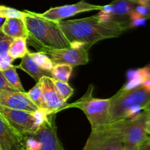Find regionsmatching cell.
Segmentation results:
<instances>
[{"label":"cell","instance_id":"cell-1","mask_svg":"<svg viewBox=\"0 0 150 150\" xmlns=\"http://www.w3.org/2000/svg\"><path fill=\"white\" fill-rule=\"evenodd\" d=\"M59 26L70 42H82L91 48L103 40L118 38L129 28L127 22L102 21L98 15L69 21H60Z\"/></svg>","mask_w":150,"mask_h":150},{"label":"cell","instance_id":"cell-2","mask_svg":"<svg viewBox=\"0 0 150 150\" xmlns=\"http://www.w3.org/2000/svg\"><path fill=\"white\" fill-rule=\"evenodd\" d=\"M25 12L26 14L23 19L29 33L26 40L37 51L45 52L71 45L59 26L58 22L43 18L34 12L29 10H25Z\"/></svg>","mask_w":150,"mask_h":150},{"label":"cell","instance_id":"cell-3","mask_svg":"<svg viewBox=\"0 0 150 150\" xmlns=\"http://www.w3.org/2000/svg\"><path fill=\"white\" fill-rule=\"evenodd\" d=\"M110 99L109 124L126 120L127 111L133 106L139 105L144 110H150V92L142 86L127 90L121 89Z\"/></svg>","mask_w":150,"mask_h":150},{"label":"cell","instance_id":"cell-4","mask_svg":"<svg viewBox=\"0 0 150 150\" xmlns=\"http://www.w3.org/2000/svg\"><path fill=\"white\" fill-rule=\"evenodd\" d=\"M94 86L90 85L83 97L76 102L66 104L63 109L67 108H77L83 111L93 129L99 128L109 125L108 114L111 99H100L92 96Z\"/></svg>","mask_w":150,"mask_h":150},{"label":"cell","instance_id":"cell-5","mask_svg":"<svg viewBox=\"0 0 150 150\" xmlns=\"http://www.w3.org/2000/svg\"><path fill=\"white\" fill-rule=\"evenodd\" d=\"M83 150H125L121 121L92 130Z\"/></svg>","mask_w":150,"mask_h":150},{"label":"cell","instance_id":"cell-6","mask_svg":"<svg viewBox=\"0 0 150 150\" xmlns=\"http://www.w3.org/2000/svg\"><path fill=\"white\" fill-rule=\"evenodd\" d=\"M49 114L51 113L42 108L35 113H31L0 105V114L17 131L23 135L35 133L44 117Z\"/></svg>","mask_w":150,"mask_h":150},{"label":"cell","instance_id":"cell-7","mask_svg":"<svg viewBox=\"0 0 150 150\" xmlns=\"http://www.w3.org/2000/svg\"><path fill=\"white\" fill-rule=\"evenodd\" d=\"M149 111L144 110L132 118L121 121L125 150H138L146 142V121Z\"/></svg>","mask_w":150,"mask_h":150},{"label":"cell","instance_id":"cell-8","mask_svg":"<svg viewBox=\"0 0 150 150\" xmlns=\"http://www.w3.org/2000/svg\"><path fill=\"white\" fill-rule=\"evenodd\" d=\"M89 49L86 44L73 42L67 48L49 50L43 53L50 57L54 64H67L76 67L87 64Z\"/></svg>","mask_w":150,"mask_h":150},{"label":"cell","instance_id":"cell-9","mask_svg":"<svg viewBox=\"0 0 150 150\" xmlns=\"http://www.w3.org/2000/svg\"><path fill=\"white\" fill-rule=\"evenodd\" d=\"M56 114L45 116L37 131L32 133L40 143V150H64L57 135Z\"/></svg>","mask_w":150,"mask_h":150},{"label":"cell","instance_id":"cell-10","mask_svg":"<svg viewBox=\"0 0 150 150\" xmlns=\"http://www.w3.org/2000/svg\"><path fill=\"white\" fill-rule=\"evenodd\" d=\"M102 9L103 6L89 4L85 1V0H81L76 4L51 7L43 13H38V14L43 18L59 22L62 19L71 17L79 13L89 12L92 10H101Z\"/></svg>","mask_w":150,"mask_h":150},{"label":"cell","instance_id":"cell-11","mask_svg":"<svg viewBox=\"0 0 150 150\" xmlns=\"http://www.w3.org/2000/svg\"><path fill=\"white\" fill-rule=\"evenodd\" d=\"M0 105L31 113H35L40 109L31 100L26 92L18 91L0 90Z\"/></svg>","mask_w":150,"mask_h":150},{"label":"cell","instance_id":"cell-12","mask_svg":"<svg viewBox=\"0 0 150 150\" xmlns=\"http://www.w3.org/2000/svg\"><path fill=\"white\" fill-rule=\"evenodd\" d=\"M1 150H24L25 135L16 130L0 114Z\"/></svg>","mask_w":150,"mask_h":150},{"label":"cell","instance_id":"cell-13","mask_svg":"<svg viewBox=\"0 0 150 150\" xmlns=\"http://www.w3.org/2000/svg\"><path fill=\"white\" fill-rule=\"evenodd\" d=\"M42 109L51 113H57L67 104L57 91L51 77H42Z\"/></svg>","mask_w":150,"mask_h":150},{"label":"cell","instance_id":"cell-14","mask_svg":"<svg viewBox=\"0 0 150 150\" xmlns=\"http://www.w3.org/2000/svg\"><path fill=\"white\" fill-rule=\"evenodd\" d=\"M0 30L13 39L19 38L27 39L29 36L27 28L23 18H5L4 22L0 26Z\"/></svg>","mask_w":150,"mask_h":150},{"label":"cell","instance_id":"cell-15","mask_svg":"<svg viewBox=\"0 0 150 150\" xmlns=\"http://www.w3.org/2000/svg\"><path fill=\"white\" fill-rule=\"evenodd\" d=\"M16 68H19L25 71L36 81H38L41 78L44 77V76L52 78V74L51 72H48L41 68L32 59V57L29 56V53H27V54L21 59V63L19 64V65L16 66Z\"/></svg>","mask_w":150,"mask_h":150},{"label":"cell","instance_id":"cell-16","mask_svg":"<svg viewBox=\"0 0 150 150\" xmlns=\"http://www.w3.org/2000/svg\"><path fill=\"white\" fill-rule=\"evenodd\" d=\"M127 75L129 81L122 89L127 90L142 86V83L150 77V64L139 70H130Z\"/></svg>","mask_w":150,"mask_h":150},{"label":"cell","instance_id":"cell-17","mask_svg":"<svg viewBox=\"0 0 150 150\" xmlns=\"http://www.w3.org/2000/svg\"><path fill=\"white\" fill-rule=\"evenodd\" d=\"M28 51H29L27 48L26 39L23 38H19L13 39V42L10 44L7 54L13 59H16L23 58L27 54Z\"/></svg>","mask_w":150,"mask_h":150},{"label":"cell","instance_id":"cell-18","mask_svg":"<svg viewBox=\"0 0 150 150\" xmlns=\"http://www.w3.org/2000/svg\"><path fill=\"white\" fill-rule=\"evenodd\" d=\"M73 66L67 64H56L54 65L51 74L53 79L68 83L71 73L73 72Z\"/></svg>","mask_w":150,"mask_h":150},{"label":"cell","instance_id":"cell-19","mask_svg":"<svg viewBox=\"0 0 150 150\" xmlns=\"http://www.w3.org/2000/svg\"><path fill=\"white\" fill-rule=\"evenodd\" d=\"M1 72H2L3 75H4L6 80L7 81V82L13 87H14L16 90L21 92H24V93L26 92L24 90V89H23L21 82L20 81V79L18 77V75L17 72H16V66L12 64L10 67H8L7 69Z\"/></svg>","mask_w":150,"mask_h":150},{"label":"cell","instance_id":"cell-20","mask_svg":"<svg viewBox=\"0 0 150 150\" xmlns=\"http://www.w3.org/2000/svg\"><path fill=\"white\" fill-rule=\"evenodd\" d=\"M28 53H29V56L32 58V59L41 68L51 73V70H52L54 64L47 54H45L43 52H40V51H38V52L35 53H31L29 51Z\"/></svg>","mask_w":150,"mask_h":150},{"label":"cell","instance_id":"cell-21","mask_svg":"<svg viewBox=\"0 0 150 150\" xmlns=\"http://www.w3.org/2000/svg\"><path fill=\"white\" fill-rule=\"evenodd\" d=\"M26 95H28L31 100L35 103L40 108H42V78H41L37 83L35 85L32 89L28 92H26Z\"/></svg>","mask_w":150,"mask_h":150},{"label":"cell","instance_id":"cell-22","mask_svg":"<svg viewBox=\"0 0 150 150\" xmlns=\"http://www.w3.org/2000/svg\"><path fill=\"white\" fill-rule=\"evenodd\" d=\"M54 79V85H55L59 95H61L64 101H67L74 93L73 89L67 82H63L61 81L56 80L54 79Z\"/></svg>","mask_w":150,"mask_h":150},{"label":"cell","instance_id":"cell-23","mask_svg":"<svg viewBox=\"0 0 150 150\" xmlns=\"http://www.w3.org/2000/svg\"><path fill=\"white\" fill-rule=\"evenodd\" d=\"M26 13L25 11H20L12 7L4 5H0V18H23Z\"/></svg>","mask_w":150,"mask_h":150},{"label":"cell","instance_id":"cell-24","mask_svg":"<svg viewBox=\"0 0 150 150\" xmlns=\"http://www.w3.org/2000/svg\"><path fill=\"white\" fill-rule=\"evenodd\" d=\"M13 40V38L7 36L0 30V55L8 52L9 48Z\"/></svg>","mask_w":150,"mask_h":150},{"label":"cell","instance_id":"cell-25","mask_svg":"<svg viewBox=\"0 0 150 150\" xmlns=\"http://www.w3.org/2000/svg\"><path fill=\"white\" fill-rule=\"evenodd\" d=\"M14 61L12 57L9 56V54H4L0 55V71L6 70L12 65V63Z\"/></svg>","mask_w":150,"mask_h":150},{"label":"cell","instance_id":"cell-26","mask_svg":"<svg viewBox=\"0 0 150 150\" xmlns=\"http://www.w3.org/2000/svg\"><path fill=\"white\" fill-rule=\"evenodd\" d=\"M0 90L17 91L7 82L1 71H0Z\"/></svg>","mask_w":150,"mask_h":150},{"label":"cell","instance_id":"cell-27","mask_svg":"<svg viewBox=\"0 0 150 150\" xmlns=\"http://www.w3.org/2000/svg\"><path fill=\"white\" fill-rule=\"evenodd\" d=\"M146 20L147 19L146 18H138L135 19V20H132L130 21V23H129V28H137L139 27V26H143L146 24Z\"/></svg>","mask_w":150,"mask_h":150},{"label":"cell","instance_id":"cell-28","mask_svg":"<svg viewBox=\"0 0 150 150\" xmlns=\"http://www.w3.org/2000/svg\"><path fill=\"white\" fill-rule=\"evenodd\" d=\"M142 86L145 89V90L150 92V77L146 79V80L142 83Z\"/></svg>","mask_w":150,"mask_h":150},{"label":"cell","instance_id":"cell-29","mask_svg":"<svg viewBox=\"0 0 150 150\" xmlns=\"http://www.w3.org/2000/svg\"><path fill=\"white\" fill-rule=\"evenodd\" d=\"M146 131L147 134L150 135V110L148 113L147 117H146Z\"/></svg>","mask_w":150,"mask_h":150},{"label":"cell","instance_id":"cell-30","mask_svg":"<svg viewBox=\"0 0 150 150\" xmlns=\"http://www.w3.org/2000/svg\"><path fill=\"white\" fill-rule=\"evenodd\" d=\"M138 150H150V143L146 142Z\"/></svg>","mask_w":150,"mask_h":150},{"label":"cell","instance_id":"cell-31","mask_svg":"<svg viewBox=\"0 0 150 150\" xmlns=\"http://www.w3.org/2000/svg\"><path fill=\"white\" fill-rule=\"evenodd\" d=\"M145 7H146V10H147V12H148L147 18L150 19V0H147V3H146Z\"/></svg>","mask_w":150,"mask_h":150},{"label":"cell","instance_id":"cell-32","mask_svg":"<svg viewBox=\"0 0 150 150\" xmlns=\"http://www.w3.org/2000/svg\"><path fill=\"white\" fill-rule=\"evenodd\" d=\"M146 142L150 143V136H148V139H147V140H146Z\"/></svg>","mask_w":150,"mask_h":150},{"label":"cell","instance_id":"cell-33","mask_svg":"<svg viewBox=\"0 0 150 150\" xmlns=\"http://www.w3.org/2000/svg\"><path fill=\"white\" fill-rule=\"evenodd\" d=\"M3 19H4V18H0V25H1V22H2V21H3Z\"/></svg>","mask_w":150,"mask_h":150},{"label":"cell","instance_id":"cell-34","mask_svg":"<svg viewBox=\"0 0 150 150\" xmlns=\"http://www.w3.org/2000/svg\"><path fill=\"white\" fill-rule=\"evenodd\" d=\"M130 1H134V2L136 3V0H130Z\"/></svg>","mask_w":150,"mask_h":150},{"label":"cell","instance_id":"cell-35","mask_svg":"<svg viewBox=\"0 0 150 150\" xmlns=\"http://www.w3.org/2000/svg\"><path fill=\"white\" fill-rule=\"evenodd\" d=\"M0 150H1V147H0Z\"/></svg>","mask_w":150,"mask_h":150}]
</instances>
